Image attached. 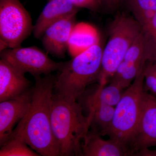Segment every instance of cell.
Listing matches in <instances>:
<instances>
[{"mask_svg": "<svg viewBox=\"0 0 156 156\" xmlns=\"http://www.w3.org/2000/svg\"><path fill=\"white\" fill-rule=\"evenodd\" d=\"M56 76L52 73L35 79L30 107L12 133L25 140L40 155L60 156L53 136L51 115Z\"/></svg>", "mask_w": 156, "mask_h": 156, "instance_id": "6da1fadb", "label": "cell"}, {"mask_svg": "<svg viewBox=\"0 0 156 156\" xmlns=\"http://www.w3.org/2000/svg\"><path fill=\"white\" fill-rule=\"evenodd\" d=\"M77 100L53 93L51 123L60 156H82V144L91 126Z\"/></svg>", "mask_w": 156, "mask_h": 156, "instance_id": "7a4b0ae2", "label": "cell"}, {"mask_svg": "<svg viewBox=\"0 0 156 156\" xmlns=\"http://www.w3.org/2000/svg\"><path fill=\"white\" fill-rule=\"evenodd\" d=\"M103 49L100 43L64 62L56 76V93L77 100L89 86L98 83Z\"/></svg>", "mask_w": 156, "mask_h": 156, "instance_id": "3957f363", "label": "cell"}, {"mask_svg": "<svg viewBox=\"0 0 156 156\" xmlns=\"http://www.w3.org/2000/svg\"><path fill=\"white\" fill-rule=\"evenodd\" d=\"M145 64L140 69L133 83L123 92L119 101L115 107L111 125L104 135L126 144L129 149L140 119L144 92Z\"/></svg>", "mask_w": 156, "mask_h": 156, "instance_id": "277c9868", "label": "cell"}, {"mask_svg": "<svg viewBox=\"0 0 156 156\" xmlns=\"http://www.w3.org/2000/svg\"><path fill=\"white\" fill-rule=\"evenodd\" d=\"M142 30V26L132 15L122 13L115 16L110 27L108 41L103 49L98 84L107 85Z\"/></svg>", "mask_w": 156, "mask_h": 156, "instance_id": "5b68a950", "label": "cell"}, {"mask_svg": "<svg viewBox=\"0 0 156 156\" xmlns=\"http://www.w3.org/2000/svg\"><path fill=\"white\" fill-rule=\"evenodd\" d=\"M34 27L30 14L20 0H0V38L8 48L21 47Z\"/></svg>", "mask_w": 156, "mask_h": 156, "instance_id": "8992f818", "label": "cell"}, {"mask_svg": "<svg viewBox=\"0 0 156 156\" xmlns=\"http://www.w3.org/2000/svg\"><path fill=\"white\" fill-rule=\"evenodd\" d=\"M1 58L9 62L23 73H29L35 79L58 71L64 62H56L48 53L34 46L9 48L1 51Z\"/></svg>", "mask_w": 156, "mask_h": 156, "instance_id": "52a82bcc", "label": "cell"}, {"mask_svg": "<svg viewBox=\"0 0 156 156\" xmlns=\"http://www.w3.org/2000/svg\"><path fill=\"white\" fill-rule=\"evenodd\" d=\"M156 147V97L144 91L141 114L136 134L130 146L131 155Z\"/></svg>", "mask_w": 156, "mask_h": 156, "instance_id": "ba28073f", "label": "cell"}, {"mask_svg": "<svg viewBox=\"0 0 156 156\" xmlns=\"http://www.w3.org/2000/svg\"><path fill=\"white\" fill-rule=\"evenodd\" d=\"M34 87L17 97L0 103V144L9 139L16 124L25 117L30 107Z\"/></svg>", "mask_w": 156, "mask_h": 156, "instance_id": "9c48e42d", "label": "cell"}, {"mask_svg": "<svg viewBox=\"0 0 156 156\" xmlns=\"http://www.w3.org/2000/svg\"><path fill=\"white\" fill-rule=\"evenodd\" d=\"M145 32L143 29L128 49L122 61L112 78L123 89L129 87L146 62L144 56Z\"/></svg>", "mask_w": 156, "mask_h": 156, "instance_id": "30bf717a", "label": "cell"}, {"mask_svg": "<svg viewBox=\"0 0 156 156\" xmlns=\"http://www.w3.org/2000/svg\"><path fill=\"white\" fill-rule=\"evenodd\" d=\"M77 13L58 20L46 30L41 37L46 53L57 58H64L71 33L76 24Z\"/></svg>", "mask_w": 156, "mask_h": 156, "instance_id": "8fae6325", "label": "cell"}, {"mask_svg": "<svg viewBox=\"0 0 156 156\" xmlns=\"http://www.w3.org/2000/svg\"><path fill=\"white\" fill-rule=\"evenodd\" d=\"M25 74L9 62L0 60V101L12 99L28 90L31 82Z\"/></svg>", "mask_w": 156, "mask_h": 156, "instance_id": "7c38bea8", "label": "cell"}, {"mask_svg": "<svg viewBox=\"0 0 156 156\" xmlns=\"http://www.w3.org/2000/svg\"><path fill=\"white\" fill-rule=\"evenodd\" d=\"M79 9L70 0H50L42 10L34 25V37L37 39L41 38L50 26L73 13L78 12Z\"/></svg>", "mask_w": 156, "mask_h": 156, "instance_id": "4fadbf2b", "label": "cell"}, {"mask_svg": "<svg viewBox=\"0 0 156 156\" xmlns=\"http://www.w3.org/2000/svg\"><path fill=\"white\" fill-rule=\"evenodd\" d=\"M82 156H131V153L126 144L111 138L104 139L91 130L83 143Z\"/></svg>", "mask_w": 156, "mask_h": 156, "instance_id": "5bb4252c", "label": "cell"}, {"mask_svg": "<svg viewBox=\"0 0 156 156\" xmlns=\"http://www.w3.org/2000/svg\"><path fill=\"white\" fill-rule=\"evenodd\" d=\"M124 89L112 83L105 86L98 84L92 89L88 87L77 100L83 110L98 104L115 107L122 96Z\"/></svg>", "mask_w": 156, "mask_h": 156, "instance_id": "9a60e30c", "label": "cell"}, {"mask_svg": "<svg viewBox=\"0 0 156 156\" xmlns=\"http://www.w3.org/2000/svg\"><path fill=\"white\" fill-rule=\"evenodd\" d=\"M100 43L99 33L95 27L87 23H79L75 25L72 31L68 50L74 57Z\"/></svg>", "mask_w": 156, "mask_h": 156, "instance_id": "2e32d148", "label": "cell"}, {"mask_svg": "<svg viewBox=\"0 0 156 156\" xmlns=\"http://www.w3.org/2000/svg\"><path fill=\"white\" fill-rule=\"evenodd\" d=\"M87 115L92 116L91 131L104 136L110 127L114 115L115 107L104 104H98L86 109Z\"/></svg>", "mask_w": 156, "mask_h": 156, "instance_id": "e0dca14e", "label": "cell"}, {"mask_svg": "<svg viewBox=\"0 0 156 156\" xmlns=\"http://www.w3.org/2000/svg\"><path fill=\"white\" fill-rule=\"evenodd\" d=\"M127 2L132 16L142 27L156 11V0H127Z\"/></svg>", "mask_w": 156, "mask_h": 156, "instance_id": "ac0fdd59", "label": "cell"}, {"mask_svg": "<svg viewBox=\"0 0 156 156\" xmlns=\"http://www.w3.org/2000/svg\"><path fill=\"white\" fill-rule=\"evenodd\" d=\"M1 156H41L33 150L22 137L12 133L5 143L1 146Z\"/></svg>", "mask_w": 156, "mask_h": 156, "instance_id": "d6986e66", "label": "cell"}, {"mask_svg": "<svg viewBox=\"0 0 156 156\" xmlns=\"http://www.w3.org/2000/svg\"><path fill=\"white\" fill-rule=\"evenodd\" d=\"M144 89L156 97V62H146L144 69Z\"/></svg>", "mask_w": 156, "mask_h": 156, "instance_id": "ffe728a7", "label": "cell"}, {"mask_svg": "<svg viewBox=\"0 0 156 156\" xmlns=\"http://www.w3.org/2000/svg\"><path fill=\"white\" fill-rule=\"evenodd\" d=\"M144 30L145 32L144 56L146 60L156 62V30Z\"/></svg>", "mask_w": 156, "mask_h": 156, "instance_id": "44dd1931", "label": "cell"}, {"mask_svg": "<svg viewBox=\"0 0 156 156\" xmlns=\"http://www.w3.org/2000/svg\"><path fill=\"white\" fill-rule=\"evenodd\" d=\"M73 4L79 8H83L92 12H97L102 8L101 0H70Z\"/></svg>", "mask_w": 156, "mask_h": 156, "instance_id": "7402d4cb", "label": "cell"}, {"mask_svg": "<svg viewBox=\"0 0 156 156\" xmlns=\"http://www.w3.org/2000/svg\"><path fill=\"white\" fill-rule=\"evenodd\" d=\"M102 7L110 12L115 11L119 8L121 0H101Z\"/></svg>", "mask_w": 156, "mask_h": 156, "instance_id": "603a6c76", "label": "cell"}, {"mask_svg": "<svg viewBox=\"0 0 156 156\" xmlns=\"http://www.w3.org/2000/svg\"><path fill=\"white\" fill-rule=\"evenodd\" d=\"M143 28L146 31L156 30V11L150 20L143 27Z\"/></svg>", "mask_w": 156, "mask_h": 156, "instance_id": "cb8c5ba5", "label": "cell"}, {"mask_svg": "<svg viewBox=\"0 0 156 156\" xmlns=\"http://www.w3.org/2000/svg\"><path fill=\"white\" fill-rule=\"evenodd\" d=\"M135 156H156V150H151L146 148L140 151Z\"/></svg>", "mask_w": 156, "mask_h": 156, "instance_id": "d4e9b609", "label": "cell"}]
</instances>
